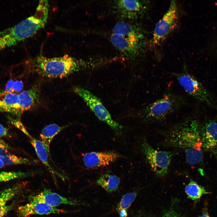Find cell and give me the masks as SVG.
<instances>
[{"instance_id": "6da1fadb", "label": "cell", "mask_w": 217, "mask_h": 217, "mask_svg": "<svg viewBox=\"0 0 217 217\" xmlns=\"http://www.w3.org/2000/svg\"><path fill=\"white\" fill-rule=\"evenodd\" d=\"M201 124L195 116L186 117L166 131L163 144L183 150L187 163L193 166L199 165L203 158Z\"/></svg>"}, {"instance_id": "7a4b0ae2", "label": "cell", "mask_w": 217, "mask_h": 217, "mask_svg": "<svg viewBox=\"0 0 217 217\" xmlns=\"http://www.w3.org/2000/svg\"><path fill=\"white\" fill-rule=\"evenodd\" d=\"M84 62L68 55L47 58L40 55L27 61L30 70L43 77L61 78L81 70Z\"/></svg>"}, {"instance_id": "3957f363", "label": "cell", "mask_w": 217, "mask_h": 217, "mask_svg": "<svg viewBox=\"0 0 217 217\" xmlns=\"http://www.w3.org/2000/svg\"><path fill=\"white\" fill-rule=\"evenodd\" d=\"M113 45L123 55L135 58L143 51L146 43L144 31L139 26L124 21L118 22L110 37Z\"/></svg>"}, {"instance_id": "277c9868", "label": "cell", "mask_w": 217, "mask_h": 217, "mask_svg": "<svg viewBox=\"0 0 217 217\" xmlns=\"http://www.w3.org/2000/svg\"><path fill=\"white\" fill-rule=\"evenodd\" d=\"M185 98L181 95L169 91L140 110L137 115L144 122L152 123L164 120L186 105Z\"/></svg>"}, {"instance_id": "5b68a950", "label": "cell", "mask_w": 217, "mask_h": 217, "mask_svg": "<svg viewBox=\"0 0 217 217\" xmlns=\"http://www.w3.org/2000/svg\"><path fill=\"white\" fill-rule=\"evenodd\" d=\"M179 85L189 95L217 110V105L203 85L188 71L185 65L180 72H171Z\"/></svg>"}, {"instance_id": "8992f818", "label": "cell", "mask_w": 217, "mask_h": 217, "mask_svg": "<svg viewBox=\"0 0 217 217\" xmlns=\"http://www.w3.org/2000/svg\"><path fill=\"white\" fill-rule=\"evenodd\" d=\"M73 90L82 98L100 120L108 125L116 133L118 134L121 132L123 126L112 119L110 113L99 98L83 87L76 86Z\"/></svg>"}, {"instance_id": "52a82bcc", "label": "cell", "mask_w": 217, "mask_h": 217, "mask_svg": "<svg viewBox=\"0 0 217 217\" xmlns=\"http://www.w3.org/2000/svg\"><path fill=\"white\" fill-rule=\"evenodd\" d=\"M141 149L155 173L160 177L166 176L174 153L155 149L145 139L141 143Z\"/></svg>"}, {"instance_id": "ba28073f", "label": "cell", "mask_w": 217, "mask_h": 217, "mask_svg": "<svg viewBox=\"0 0 217 217\" xmlns=\"http://www.w3.org/2000/svg\"><path fill=\"white\" fill-rule=\"evenodd\" d=\"M178 18V8L175 1H171L169 8L155 27L150 43L159 45L175 27Z\"/></svg>"}, {"instance_id": "9c48e42d", "label": "cell", "mask_w": 217, "mask_h": 217, "mask_svg": "<svg viewBox=\"0 0 217 217\" xmlns=\"http://www.w3.org/2000/svg\"><path fill=\"white\" fill-rule=\"evenodd\" d=\"M149 2L146 1L121 0L115 3L116 8L123 17L136 19L142 17L148 10Z\"/></svg>"}, {"instance_id": "30bf717a", "label": "cell", "mask_w": 217, "mask_h": 217, "mask_svg": "<svg viewBox=\"0 0 217 217\" xmlns=\"http://www.w3.org/2000/svg\"><path fill=\"white\" fill-rule=\"evenodd\" d=\"M121 156L113 151L91 152L83 154V161L86 168L92 169L108 165Z\"/></svg>"}, {"instance_id": "8fae6325", "label": "cell", "mask_w": 217, "mask_h": 217, "mask_svg": "<svg viewBox=\"0 0 217 217\" xmlns=\"http://www.w3.org/2000/svg\"><path fill=\"white\" fill-rule=\"evenodd\" d=\"M63 209L51 207L41 202H30L19 206L17 213L20 217H29L33 215H46L65 212Z\"/></svg>"}, {"instance_id": "7c38bea8", "label": "cell", "mask_w": 217, "mask_h": 217, "mask_svg": "<svg viewBox=\"0 0 217 217\" xmlns=\"http://www.w3.org/2000/svg\"><path fill=\"white\" fill-rule=\"evenodd\" d=\"M203 149L217 155V121L209 120L201 124Z\"/></svg>"}, {"instance_id": "4fadbf2b", "label": "cell", "mask_w": 217, "mask_h": 217, "mask_svg": "<svg viewBox=\"0 0 217 217\" xmlns=\"http://www.w3.org/2000/svg\"><path fill=\"white\" fill-rule=\"evenodd\" d=\"M30 202H41L55 208L61 205H75L77 202L68 198L51 191L50 189L44 188L40 193L29 198Z\"/></svg>"}, {"instance_id": "5bb4252c", "label": "cell", "mask_w": 217, "mask_h": 217, "mask_svg": "<svg viewBox=\"0 0 217 217\" xmlns=\"http://www.w3.org/2000/svg\"><path fill=\"white\" fill-rule=\"evenodd\" d=\"M0 112H9L20 117L23 112L19 103L18 95L6 90L0 91Z\"/></svg>"}, {"instance_id": "9a60e30c", "label": "cell", "mask_w": 217, "mask_h": 217, "mask_svg": "<svg viewBox=\"0 0 217 217\" xmlns=\"http://www.w3.org/2000/svg\"><path fill=\"white\" fill-rule=\"evenodd\" d=\"M39 97V89L37 86H34L29 90L24 91L18 94L19 103L23 112L36 106L38 103Z\"/></svg>"}, {"instance_id": "2e32d148", "label": "cell", "mask_w": 217, "mask_h": 217, "mask_svg": "<svg viewBox=\"0 0 217 217\" xmlns=\"http://www.w3.org/2000/svg\"><path fill=\"white\" fill-rule=\"evenodd\" d=\"M28 137L30 139V142L33 147L38 158L48 171L53 175H56L63 178V177L56 171L50 164V149L46 147L41 140L33 138L30 135Z\"/></svg>"}, {"instance_id": "e0dca14e", "label": "cell", "mask_w": 217, "mask_h": 217, "mask_svg": "<svg viewBox=\"0 0 217 217\" xmlns=\"http://www.w3.org/2000/svg\"><path fill=\"white\" fill-rule=\"evenodd\" d=\"M68 125L60 126L55 124H49L45 127L40 134L41 140L46 147L50 149V145L54 137Z\"/></svg>"}, {"instance_id": "ac0fdd59", "label": "cell", "mask_w": 217, "mask_h": 217, "mask_svg": "<svg viewBox=\"0 0 217 217\" xmlns=\"http://www.w3.org/2000/svg\"><path fill=\"white\" fill-rule=\"evenodd\" d=\"M120 183V178L117 175L107 173L102 175L96 181V183L98 185L109 193L116 191Z\"/></svg>"}, {"instance_id": "d6986e66", "label": "cell", "mask_w": 217, "mask_h": 217, "mask_svg": "<svg viewBox=\"0 0 217 217\" xmlns=\"http://www.w3.org/2000/svg\"><path fill=\"white\" fill-rule=\"evenodd\" d=\"M185 190L187 197L195 202L199 200L203 195L209 193L203 187L193 181L186 186Z\"/></svg>"}, {"instance_id": "ffe728a7", "label": "cell", "mask_w": 217, "mask_h": 217, "mask_svg": "<svg viewBox=\"0 0 217 217\" xmlns=\"http://www.w3.org/2000/svg\"><path fill=\"white\" fill-rule=\"evenodd\" d=\"M22 186L20 184L5 189L0 191V206L7 203L18 194Z\"/></svg>"}, {"instance_id": "44dd1931", "label": "cell", "mask_w": 217, "mask_h": 217, "mask_svg": "<svg viewBox=\"0 0 217 217\" xmlns=\"http://www.w3.org/2000/svg\"><path fill=\"white\" fill-rule=\"evenodd\" d=\"M0 157L3 162L4 165L20 164L31 165L33 164V161L29 159L19 157L9 153Z\"/></svg>"}, {"instance_id": "7402d4cb", "label": "cell", "mask_w": 217, "mask_h": 217, "mask_svg": "<svg viewBox=\"0 0 217 217\" xmlns=\"http://www.w3.org/2000/svg\"><path fill=\"white\" fill-rule=\"evenodd\" d=\"M32 174V172L2 171L0 172V183L25 178Z\"/></svg>"}, {"instance_id": "603a6c76", "label": "cell", "mask_w": 217, "mask_h": 217, "mask_svg": "<svg viewBox=\"0 0 217 217\" xmlns=\"http://www.w3.org/2000/svg\"><path fill=\"white\" fill-rule=\"evenodd\" d=\"M137 195V193L135 191L127 193L124 195L117 206V209L118 211L121 209L127 210L135 200Z\"/></svg>"}, {"instance_id": "cb8c5ba5", "label": "cell", "mask_w": 217, "mask_h": 217, "mask_svg": "<svg viewBox=\"0 0 217 217\" xmlns=\"http://www.w3.org/2000/svg\"><path fill=\"white\" fill-rule=\"evenodd\" d=\"M22 87L23 83L21 81H10L6 86V91L12 92H19L21 90Z\"/></svg>"}, {"instance_id": "d4e9b609", "label": "cell", "mask_w": 217, "mask_h": 217, "mask_svg": "<svg viewBox=\"0 0 217 217\" xmlns=\"http://www.w3.org/2000/svg\"><path fill=\"white\" fill-rule=\"evenodd\" d=\"M10 149L7 143L3 140L0 139V157L9 154Z\"/></svg>"}, {"instance_id": "484cf974", "label": "cell", "mask_w": 217, "mask_h": 217, "mask_svg": "<svg viewBox=\"0 0 217 217\" xmlns=\"http://www.w3.org/2000/svg\"><path fill=\"white\" fill-rule=\"evenodd\" d=\"M162 217H183L174 208H171L165 212Z\"/></svg>"}, {"instance_id": "4316f807", "label": "cell", "mask_w": 217, "mask_h": 217, "mask_svg": "<svg viewBox=\"0 0 217 217\" xmlns=\"http://www.w3.org/2000/svg\"><path fill=\"white\" fill-rule=\"evenodd\" d=\"M13 206L12 204L7 205L6 204L0 206V217H4L5 215L12 209Z\"/></svg>"}, {"instance_id": "83f0119b", "label": "cell", "mask_w": 217, "mask_h": 217, "mask_svg": "<svg viewBox=\"0 0 217 217\" xmlns=\"http://www.w3.org/2000/svg\"><path fill=\"white\" fill-rule=\"evenodd\" d=\"M8 134L7 129L0 123V138L7 136Z\"/></svg>"}, {"instance_id": "f1b7e54d", "label": "cell", "mask_w": 217, "mask_h": 217, "mask_svg": "<svg viewBox=\"0 0 217 217\" xmlns=\"http://www.w3.org/2000/svg\"><path fill=\"white\" fill-rule=\"evenodd\" d=\"M199 217H211L208 213L207 208L206 206L203 207L202 214Z\"/></svg>"}, {"instance_id": "f546056e", "label": "cell", "mask_w": 217, "mask_h": 217, "mask_svg": "<svg viewBox=\"0 0 217 217\" xmlns=\"http://www.w3.org/2000/svg\"><path fill=\"white\" fill-rule=\"evenodd\" d=\"M120 217H127V213L125 209H121L118 211Z\"/></svg>"}, {"instance_id": "4dcf8cb0", "label": "cell", "mask_w": 217, "mask_h": 217, "mask_svg": "<svg viewBox=\"0 0 217 217\" xmlns=\"http://www.w3.org/2000/svg\"><path fill=\"white\" fill-rule=\"evenodd\" d=\"M4 165L3 162L0 157V169L2 168Z\"/></svg>"}, {"instance_id": "1f68e13d", "label": "cell", "mask_w": 217, "mask_h": 217, "mask_svg": "<svg viewBox=\"0 0 217 217\" xmlns=\"http://www.w3.org/2000/svg\"><path fill=\"white\" fill-rule=\"evenodd\" d=\"M135 217H148L145 215H138L135 216Z\"/></svg>"}]
</instances>
